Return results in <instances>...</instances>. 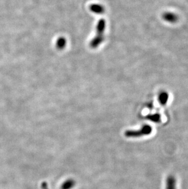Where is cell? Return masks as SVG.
<instances>
[{
    "label": "cell",
    "mask_w": 188,
    "mask_h": 189,
    "mask_svg": "<svg viewBox=\"0 0 188 189\" xmlns=\"http://www.w3.org/2000/svg\"><path fill=\"white\" fill-rule=\"evenodd\" d=\"M152 132V128L149 125H144L139 130H127L125 133L126 137H140L144 135H149Z\"/></svg>",
    "instance_id": "cell-1"
},
{
    "label": "cell",
    "mask_w": 188,
    "mask_h": 189,
    "mask_svg": "<svg viewBox=\"0 0 188 189\" xmlns=\"http://www.w3.org/2000/svg\"><path fill=\"white\" fill-rule=\"evenodd\" d=\"M163 18L164 20L168 23L174 24L178 21V17L174 13L167 12L163 13Z\"/></svg>",
    "instance_id": "cell-2"
},
{
    "label": "cell",
    "mask_w": 188,
    "mask_h": 189,
    "mask_svg": "<svg viewBox=\"0 0 188 189\" xmlns=\"http://www.w3.org/2000/svg\"><path fill=\"white\" fill-rule=\"evenodd\" d=\"M165 189H176V179L175 177L170 175L166 179Z\"/></svg>",
    "instance_id": "cell-3"
},
{
    "label": "cell",
    "mask_w": 188,
    "mask_h": 189,
    "mask_svg": "<svg viewBox=\"0 0 188 189\" xmlns=\"http://www.w3.org/2000/svg\"><path fill=\"white\" fill-rule=\"evenodd\" d=\"M169 94L167 92L161 91L158 95V101L160 104L162 105H165L169 100Z\"/></svg>",
    "instance_id": "cell-4"
},
{
    "label": "cell",
    "mask_w": 188,
    "mask_h": 189,
    "mask_svg": "<svg viewBox=\"0 0 188 189\" xmlns=\"http://www.w3.org/2000/svg\"><path fill=\"white\" fill-rule=\"evenodd\" d=\"M147 118L154 123H159L161 121V116L160 114H154L147 116Z\"/></svg>",
    "instance_id": "cell-5"
},
{
    "label": "cell",
    "mask_w": 188,
    "mask_h": 189,
    "mask_svg": "<svg viewBox=\"0 0 188 189\" xmlns=\"http://www.w3.org/2000/svg\"><path fill=\"white\" fill-rule=\"evenodd\" d=\"M74 182L72 180H69L67 181V182H65L64 184H63L62 189H70L72 188L74 186Z\"/></svg>",
    "instance_id": "cell-6"
}]
</instances>
